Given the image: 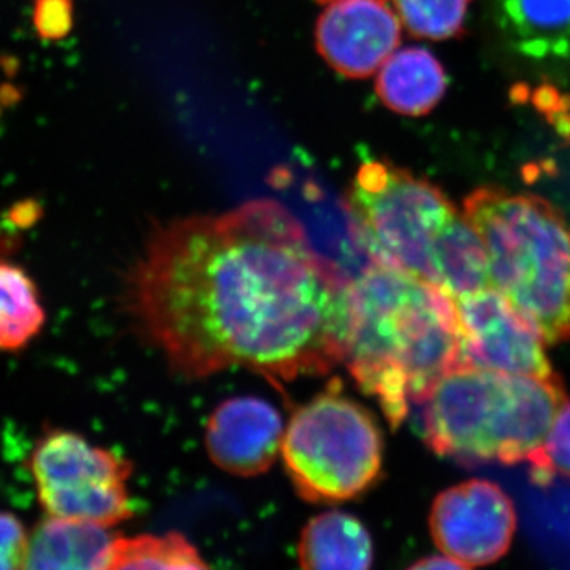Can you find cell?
<instances>
[{
  "label": "cell",
  "mask_w": 570,
  "mask_h": 570,
  "mask_svg": "<svg viewBox=\"0 0 570 570\" xmlns=\"http://www.w3.org/2000/svg\"><path fill=\"white\" fill-rule=\"evenodd\" d=\"M348 285L284 206L255 200L154 228L124 307L179 376L246 367L281 384L344 363Z\"/></svg>",
  "instance_id": "cell-1"
},
{
  "label": "cell",
  "mask_w": 570,
  "mask_h": 570,
  "mask_svg": "<svg viewBox=\"0 0 570 570\" xmlns=\"http://www.w3.org/2000/svg\"><path fill=\"white\" fill-rule=\"evenodd\" d=\"M344 363L400 428L439 377L463 366L455 302L438 285L366 266L348 285Z\"/></svg>",
  "instance_id": "cell-2"
},
{
  "label": "cell",
  "mask_w": 570,
  "mask_h": 570,
  "mask_svg": "<svg viewBox=\"0 0 570 570\" xmlns=\"http://www.w3.org/2000/svg\"><path fill=\"white\" fill-rule=\"evenodd\" d=\"M569 403L564 384L460 366L439 377L420 407V431L439 456L464 466L528 461Z\"/></svg>",
  "instance_id": "cell-3"
},
{
  "label": "cell",
  "mask_w": 570,
  "mask_h": 570,
  "mask_svg": "<svg viewBox=\"0 0 570 570\" xmlns=\"http://www.w3.org/2000/svg\"><path fill=\"white\" fill-rule=\"evenodd\" d=\"M464 216L489 254L491 279L549 344L570 341V227L538 195L480 187Z\"/></svg>",
  "instance_id": "cell-4"
},
{
  "label": "cell",
  "mask_w": 570,
  "mask_h": 570,
  "mask_svg": "<svg viewBox=\"0 0 570 570\" xmlns=\"http://www.w3.org/2000/svg\"><path fill=\"white\" fill-rule=\"evenodd\" d=\"M283 461L292 485L313 504H340L365 494L384 466L377 420L332 382L299 406L285 426Z\"/></svg>",
  "instance_id": "cell-5"
},
{
  "label": "cell",
  "mask_w": 570,
  "mask_h": 570,
  "mask_svg": "<svg viewBox=\"0 0 570 570\" xmlns=\"http://www.w3.org/2000/svg\"><path fill=\"white\" fill-rule=\"evenodd\" d=\"M352 239L374 264L438 285L434 246L459 209L425 178L367 160L344 194Z\"/></svg>",
  "instance_id": "cell-6"
},
{
  "label": "cell",
  "mask_w": 570,
  "mask_h": 570,
  "mask_svg": "<svg viewBox=\"0 0 570 570\" xmlns=\"http://www.w3.org/2000/svg\"><path fill=\"white\" fill-rule=\"evenodd\" d=\"M37 498L50 517L112 528L134 515L132 464L73 431L51 428L29 460Z\"/></svg>",
  "instance_id": "cell-7"
},
{
  "label": "cell",
  "mask_w": 570,
  "mask_h": 570,
  "mask_svg": "<svg viewBox=\"0 0 570 570\" xmlns=\"http://www.w3.org/2000/svg\"><path fill=\"white\" fill-rule=\"evenodd\" d=\"M463 366L512 376H553L546 341L497 287L455 296Z\"/></svg>",
  "instance_id": "cell-8"
},
{
  "label": "cell",
  "mask_w": 570,
  "mask_h": 570,
  "mask_svg": "<svg viewBox=\"0 0 570 570\" xmlns=\"http://www.w3.org/2000/svg\"><path fill=\"white\" fill-rule=\"evenodd\" d=\"M431 538L438 549L466 566H489L512 546L517 512L512 499L490 480H468L434 499Z\"/></svg>",
  "instance_id": "cell-9"
},
{
  "label": "cell",
  "mask_w": 570,
  "mask_h": 570,
  "mask_svg": "<svg viewBox=\"0 0 570 570\" xmlns=\"http://www.w3.org/2000/svg\"><path fill=\"white\" fill-rule=\"evenodd\" d=\"M400 40V20L384 0H335L317 21L318 55L354 80L384 66Z\"/></svg>",
  "instance_id": "cell-10"
},
{
  "label": "cell",
  "mask_w": 570,
  "mask_h": 570,
  "mask_svg": "<svg viewBox=\"0 0 570 570\" xmlns=\"http://www.w3.org/2000/svg\"><path fill=\"white\" fill-rule=\"evenodd\" d=\"M284 434L283 415L272 403L235 396L214 409L206 423V452L228 474L254 478L275 464Z\"/></svg>",
  "instance_id": "cell-11"
},
{
  "label": "cell",
  "mask_w": 570,
  "mask_h": 570,
  "mask_svg": "<svg viewBox=\"0 0 570 570\" xmlns=\"http://www.w3.org/2000/svg\"><path fill=\"white\" fill-rule=\"evenodd\" d=\"M510 47L535 61L570 62V0H490Z\"/></svg>",
  "instance_id": "cell-12"
},
{
  "label": "cell",
  "mask_w": 570,
  "mask_h": 570,
  "mask_svg": "<svg viewBox=\"0 0 570 570\" xmlns=\"http://www.w3.org/2000/svg\"><path fill=\"white\" fill-rule=\"evenodd\" d=\"M108 530L99 524L48 515L29 535L21 570H100L108 549L118 538Z\"/></svg>",
  "instance_id": "cell-13"
},
{
  "label": "cell",
  "mask_w": 570,
  "mask_h": 570,
  "mask_svg": "<svg viewBox=\"0 0 570 570\" xmlns=\"http://www.w3.org/2000/svg\"><path fill=\"white\" fill-rule=\"evenodd\" d=\"M298 561L302 570H371L373 539L356 517L328 510L303 528Z\"/></svg>",
  "instance_id": "cell-14"
},
{
  "label": "cell",
  "mask_w": 570,
  "mask_h": 570,
  "mask_svg": "<svg viewBox=\"0 0 570 570\" xmlns=\"http://www.w3.org/2000/svg\"><path fill=\"white\" fill-rule=\"evenodd\" d=\"M448 91L444 67L425 48L409 47L390 56L382 66L376 92L389 110L404 116H425Z\"/></svg>",
  "instance_id": "cell-15"
},
{
  "label": "cell",
  "mask_w": 570,
  "mask_h": 570,
  "mask_svg": "<svg viewBox=\"0 0 570 570\" xmlns=\"http://www.w3.org/2000/svg\"><path fill=\"white\" fill-rule=\"evenodd\" d=\"M434 268L438 287L452 298L494 287L485 245L464 214H459L439 235Z\"/></svg>",
  "instance_id": "cell-16"
},
{
  "label": "cell",
  "mask_w": 570,
  "mask_h": 570,
  "mask_svg": "<svg viewBox=\"0 0 570 570\" xmlns=\"http://www.w3.org/2000/svg\"><path fill=\"white\" fill-rule=\"evenodd\" d=\"M47 314L29 273L0 258V352H20L43 328Z\"/></svg>",
  "instance_id": "cell-17"
},
{
  "label": "cell",
  "mask_w": 570,
  "mask_h": 570,
  "mask_svg": "<svg viewBox=\"0 0 570 570\" xmlns=\"http://www.w3.org/2000/svg\"><path fill=\"white\" fill-rule=\"evenodd\" d=\"M100 570H212L184 535L116 538Z\"/></svg>",
  "instance_id": "cell-18"
},
{
  "label": "cell",
  "mask_w": 570,
  "mask_h": 570,
  "mask_svg": "<svg viewBox=\"0 0 570 570\" xmlns=\"http://www.w3.org/2000/svg\"><path fill=\"white\" fill-rule=\"evenodd\" d=\"M411 36L444 41L459 39L466 29L471 0H393Z\"/></svg>",
  "instance_id": "cell-19"
},
{
  "label": "cell",
  "mask_w": 570,
  "mask_h": 570,
  "mask_svg": "<svg viewBox=\"0 0 570 570\" xmlns=\"http://www.w3.org/2000/svg\"><path fill=\"white\" fill-rule=\"evenodd\" d=\"M528 463L535 482H550L557 474L570 478V403L562 409L549 438Z\"/></svg>",
  "instance_id": "cell-20"
},
{
  "label": "cell",
  "mask_w": 570,
  "mask_h": 570,
  "mask_svg": "<svg viewBox=\"0 0 570 570\" xmlns=\"http://www.w3.org/2000/svg\"><path fill=\"white\" fill-rule=\"evenodd\" d=\"M24 524L10 512H0V570H21L28 553Z\"/></svg>",
  "instance_id": "cell-21"
},
{
  "label": "cell",
  "mask_w": 570,
  "mask_h": 570,
  "mask_svg": "<svg viewBox=\"0 0 570 570\" xmlns=\"http://www.w3.org/2000/svg\"><path fill=\"white\" fill-rule=\"evenodd\" d=\"M73 22L71 0H39L36 6L37 31L43 39H61Z\"/></svg>",
  "instance_id": "cell-22"
},
{
  "label": "cell",
  "mask_w": 570,
  "mask_h": 570,
  "mask_svg": "<svg viewBox=\"0 0 570 570\" xmlns=\"http://www.w3.org/2000/svg\"><path fill=\"white\" fill-rule=\"evenodd\" d=\"M407 570H471L468 568L464 562L453 560V558L448 557H430L423 558L411 566Z\"/></svg>",
  "instance_id": "cell-23"
},
{
  "label": "cell",
  "mask_w": 570,
  "mask_h": 570,
  "mask_svg": "<svg viewBox=\"0 0 570 570\" xmlns=\"http://www.w3.org/2000/svg\"><path fill=\"white\" fill-rule=\"evenodd\" d=\"M318 2H335V0H318Z\"/></svg>",
  "instance_id": "cell-24"
}]
</instances>
